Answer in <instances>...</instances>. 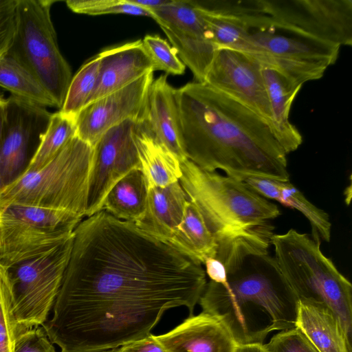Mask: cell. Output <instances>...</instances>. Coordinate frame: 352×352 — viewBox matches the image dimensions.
Listing matches in <instances>:
<instances>
[{
    "label": "cell",
    "mask_w": 352,
    "mask_h": 352,
    "mask_svg": "<svg viewBox=\"0 0 352 352\" xmlns=\"http://www.w3.org/2000/svg\"><path fill=\"white\" fill-rule=\"evenodd\" d=\"M199 262L134 223L100 212L74 232L70 257L42 324L60 352H102L150 334L164 313L192 315L206 286Z\"/></svg>",
    "instance_id": "6da1fadb"
},
{
    "label": "cell",
    "mask_w": 352,
    "mask_h": 352,
    "mask_svg": "<svg viewBox=\"0 0 352 352\" xmlns=\"http://www.w3.org/2000/svg\"><path fill=\"white\" fill-rule=\"evenodd\" d=\"M181 142L190 161L226 175L289 182L287 153L258 114L206 82L175 89Z\"/></svg>",
    "instance_id": "7a4b0ae2"
},
{
    "label": "cell",
    "mask_w": 352,
    "mask_h": 352,
    "mask_svg": "<svg viewBox=\"0 0 352 352\" xmlns=\"http://www.w3.org/2000/svg\"><path fill=\"white\" fill-rule=\"evenodd\" d=\"M199 302L219 319L238 345L263 344L275 330L296 327L299 301L274 256H247L227 272L223 283L210 280Z\"/></svg>",
    "instance_id": "3957f363"
},
{
    "label": "cell",
    "mask_w": 352,
    "mask_h": 352,
    "mask_svg": "<svg viewBox=\"0 0 352 352\" xmlns=\"http://www.w3.org/2000/svg\"><path fill=\"white\" fill-rule=\"evenodd\" d=\"M179 179L186 195L199 210L213 234L217 250L268 249L278 208L243 182L204 170L188 159L180 162Z\"/></svg>",
    "instance_id": "277c9868"
},
{
    "label": "cell",
    "mask_w": 352,
    "mask_h": 352,
    "mask_svg": "<svg viewBox=\"0 0 352 352\" xmlns=\"http://www.w3.org/2000/svg\"><path fill=\"white\" fill-rule=\"evenodd\" d=\"M271 245L298 301L329 307L351 338L352 285L322 252L320 239L290 229L282 234H274Z\"/></svg>",
    "instance_id": "5b68a950"
},
{
    "label": "cell",
    "mask_w": 352,
    "mask_h": 352,
    "mask_svg": "<svg viewBox=\"0 0 352 352\" xmlns=\"http://www.w3.org/2000/svg\"><path fill=\"white\" fill-rule=\"evenodd\" d=\"M93 153V147L74 136L43 168L24 172L3 188L0 209L17 204L85 217Z\"/></svg>",
    "instance_id": "8992f818"
},
{
    "label": "cell",
    "mask_w": 352,
    "mask_h": 352,
    "mask_svg": "<svg viewBox=\"0 0 352 352\" xmlns=\"http://www.w3.org/2000/svg\"><path fill=\"white\" fill-rule=\"evenodd\" d=\"M52 0H17L15 29L7 52L43 85L59 110L72 78L51 19Z\"/></svg>",
    "instance_id": "52a82bcc"
},
{
    "label": "cell",
    "mask_w": 352,
    "mask_h": 352,
    "mask_svg": "<svg viewBox=\"0 0 352 352\" xmlns=\"http://www.w3.org/2000/svg\"><path fill=\"white\" fill-rule=\"evenodd\" d=\"M83 217L68 211L11 204L0 209V265L41 256L74 236Z\"/></svg>",
    "instance_id": "ba28073f"
},
{
    "label": "cell",
    "mask_w": 352,
    "mask_h": 352,
    "mask_svg": "<svg viewBox=\"0 0 352 352\" xmlns=\"http://www.w3.org/2000/svg\"><path fill=\"white\" fill-rule=\"evenodd\" d=\"M74 236L47 253L7 269L17 335L42 325L59 292Z\"/></svg>",
    "instance_id": "9c48e42d"
},
{
    "label": "cell",
    "mask_w": 352,
    "mask_h": 352,
    "mask_svg": "<svg viewBox=\"0 0 352 352\" xmlns=\"http://www.w3.org/2000/svg\"><path fill=\"white\" fill-rule=\"evenodd\" d=\"M271 27L324 41L352 44L351 0H260Z\"/></svg>",
    "instance_id": "30bf717a"
},
{
    "label": "cell",
    "mask_w": 352,
    "mask_h": 352,
    "mask_svg": "<svg viewBox=\"0 0 352 352\" xmlns=\"http://www.w3.org/2000/svg\"><path fill=\"white\" fill-rule=\"evenodd\" d=\"M52 114L45 107L12 95L7 99H2L0 119L1 189L25 172L47 131Z\"/></svg>",
    "instance_id": "8fae6325"
},
{
    "label": "cell",
    "mask_w": 352,
    "mask_h": 352,
    "mask_svg": "<svg viewBox=\"0 0 352 352\" xmlns=\"http://www.w3.org/2000/svg\"><path fill=\"white\" fill-rule=\"evenodd\" d=\"M148 10L196 81L204 82L218 47L195 1L172 0Z\"/></svg>",
    "instance_id": "7c38bea8"
},
{
    "label": "cell",
    "mask_w": 352,
    "mask_h": 352,
    "mask_svg": "<svg viewBox=\"0 0 352 352\" xmlns=\"http://www.w3.org/2000/svg\"><path fill=\"white\" fill-rule=\"evenodd\" d=\"M135 119H127L108 129L93 147L85 217L102 209L110 189L122 177L140 169L133 138Z\"/></svg>",
    "instance_id": "4fadbf2b"
},
{
    "label": "cell",
    "mask_w": 352,
    "mask_h": 352,
    "mask_svg": "<svg viewBox=\"0 0 352 352\" xmlns=\"http://www.w3.org/2000/svg\"><path fill=\"white\" fill-rule=\"evenodd\" d=\"M263 67L261 63L250 54L219 48L204 82L250 109L272 129V112Z\"/></svg>",
    "instance_id": "5bb4252c"
},
{
    "label": "cell",
    "mask_w": 352,
    "mask_h": 352,
    "mask_svg": "<svg viewBox=\"0 0 352 352\" xmlns=\"http://www.w3.org/2000/svg\"><path fill=\"white\" fill-rule=\"evenodd\" d=\"M153 80L150 72L129 85L87 104L76 116V135L94 147L110 128L127 120H138Z\"/></svg>",
    "instance_id": "9a60e30c"
},
{
    "label": "cell",
    "mask_w": 352,
    "mask_h": 352,
    "mask_svg": "<svg viewBox=\"0 0 352 352\" xmlns=\"http://www.w3.org/2000/svg\"><path fill=\"white\" fill-rule=\"evenodd\" d=\"M340 47L300 34L269 28L250 32L243 52L267 56L333 65Z\"/></svg>",
    "instance_id": "2e32d148"
},
{
    "label": "cell",
    "mask_w": 352,
    "mask_h": 352,
    "mask_svg": "<svg viewBox=\"0 0 352 352\" xmlns=\"http://www.w3.org/2000/svg\"><path fill=\"white\" fill-rule=\"evenodd\" d=\"M98 56L100 59L98 78L86 105L154 72V64L142 40L107 48Z\"/></svg>",
    "instance_id": "e0dca14e"
},
{
    "label": "cell",
    "mask_w": 352,
    "mask_h": 352,
    "mask_svg": "<svg viewBox=\"0 0 352 352\" xmlns=\"http://www.w3.org/2000/svg\"><path fill=\"white\" fill-rule=\"evenodd\" d=\"M154 337L166 352H235L238 346L219 319L203 311Z\"/></svg>",
    "instance_id": "ac0fdd59"
},
{
    "label": "cell",
    "mask_w": 352,
    "mask_h": 352,
    "mask_svg": "<svg viewBox=\"0 0 352 352\" xmlns=\"http://www.w3.org/2000/svg\"><path fill=\"white\" fill-rule=\"evenodd\" d=\"M137 121L180 162L187 159L181 142L175 89L166 74L153 79Z\"/></svg>",
    "instance_id": "d6986e66"
},
{
    "label": "cell",
    "mask_w": 352,
    "mask_h": 352,
    "mask_svg": "<svg viewBox=\"0 0 352 352\" xmlns=\"http://www.w3.org/2000/svg\"><path fill=\"white\" fill-rule=\"evenodd\" d=\"M187 201L179 181L164 188H148L144 214L135 224L171 243L182 223Z\"/></svg>",
    "instance_id": "ffe728a7"
},
{
    "label": "cell",
    "mask_w": 352,
    "mask_h": 352,
    "mask_svg": "<svg viewBox=\"0 0 352 352\" xmlns=\"http://www.w3.org/2000/svg\"><path fill=\"white\" fill-rule=\"evenodd\" d=\"M263 76L270 104L274 135L286 153L298 148L302 138L289 119L292 102L302 85L270 67H263Z\"/></svg>",
    "instance_id": "44dd1931"
},
{
    "label": "cell",
    "mask_w": 352,
    "mask_h": 352,
    "mask_svg": "<svg viewBox=\"0 0 352 352\" xmlns=\"http://www.w3.org/2000/svg\"><path fill=\"white\" fill-rule=\"evenodd\" d=\"M296 327L318 352H352L351 338L325 305L299 301Z\"/></svg>",
    "instance_id": "7402d4cb"
},
{
    "label": "cell",
    "mask_w": 352,
    "mask_h": 352,
    "mask_svg": "<svg viewBox=\"0 0 352 352\" xmlns=\"http://www.w3.org/2000/svg\"><path fill=\"white\" fill-rule=\"evenodd\" d=\"M140 169L148 188H164L181 178L182 172L178 157L149 133L136 120L133 131Z\"/></svg>",
    "instance_id": "603a6c76"
},
{
    "label": "cell",
    "mask_w": 352,
    "mask_h": 352,
    "mask_svg": "<svg viewBox=\"0 0 352 352\" xmlns=\"http://www.w3.org/2000/svg\"><path fill=\"white\" fill-rule=\"evenodd\" d=\"M148 186L140 169L122 177L107 193L101 210L120 220L137 223L144 214Z\"/></svg>",
    "instance_id": "cb8c5ba5"
},
{
    "label": "cell",
    "mask_w": 352,
    "mask_h": 352,
    "mask_svg": "<svg viewBox=\"0 0 352 352\" xmlns=\"http://www.w3.org/2000/svg\"><path fill=\"white\" fill-rule=\"evenodd\" d=\"M171 243L201 264L217 255V241L199 210L189 200Z\"/></svg>",
    "instance_id": "d4e9b609"
},
{
    "label": "cell",
    "mask_w": 352,
    "mask_h": 352,
    "mask_svg": "<svg viewBox=\"0 0 352 352\" xmlns=\"http://www.w3.org/2000/svg\"><path fill=\"white\" fill-rule=\"evenodd\" d=\"M0 87L9 91L12 96L41 107L57 108L38 80L7 52L0 56Z\"/></svg>",
    "instance_id": "484cf974"
},
{
    "label": "cell",
    "mask_w": 352,
    "mask_h": 352,
    "mask_svg": "<svg viewBox=\"0 0 352 352\" xmlns=\"http://www.w3.org/2000/svg\"><path fill=\"white\" fill-rule=\"evenodd\" d=\"M76 133V118L60 111L52 114L42 140L25 172L46 166Z\"/></svg>",
    "instance_id": "4316f807"
},
{
    "label": "cell",
    "mask_w": 352,
    "mask_h": 352,
    "mask_svg": "<svg viewBox=\"0 0 352 352\" xmlns=\"http://www.w3.org/2000/svg\"><path fill=\"white\" fill-rule=\"evenodd\" d=\"M99 67L100 59L97 55L83 64L72 76L60 112L76 118L85 107L95 87Z\"/></svg>",
    "instance_id": "83f0119b"
},
{
    "label": "cell",
    "mask_w": 352,
    "mask_h": 352,
    "mask_svg": "<svg viewBox=\"0 0 352 352\" xmlns=\"http://www.w3.org/2000/svg\"><path fill=\"white\" fill-rule=\"evenodd\" d=\"M279 202L286 207L298 210L308 219L314 238L330 241L331 223L329 214L308 201L300 190L289 182H284Z\"/></svg>",
    "instance_id": "f1b7e54d"
},
{
    "label": "cell",
    "mask_w": 352,
    "mask_h": 352,
    "mask_svg": "<svg viewBox=\"0 0 352 352\" xmlns=\"http://www.w3.org/2000/svg\"><path fill=\"white\" fill-rule=\"evenodd\" d=\"M66 4L72 12L78 14L92 16L124 14L151 17L149 10L129 0H69Z\"/></svg>",
    "instance_id": "f546056e"
},
{
    "label": "cell",
    "mask_w": 352,
    "mask_h": 352,
    "mask_svg": "<svg viewBox=\"0 0 352 352\" xmlns=\"http://www.w3.org/2000/svg\"><path fill=\"white\" fill-rule=\"evenodd\" d=\"M16 336L8 272L0 265V352H13Z\"/></svg>",
    "instance_id": "4dcf8cb0"
},
{
    "label": "cell",
    "mask_w": 352,
    "mask_h": 352,
    "mask_svg": "<svg viewBox=\"0 0 352 352\" xmlns=\"http://www.w3.org/2000/svg\"><path fill=\"white\" fill-rule=\"evenodd\" d=\"M142 44L154 64V71L162 70L168 74L181 75L186 66L179 59L175 48L157 35H146Z\"/></svg>",
    "instance_id": "1f68e13d"
},
{
    "label": "cell",
    "mask_w": 352,
    "mask_h": 352,
    "mask_svg": "<svg viewBox=\"0 0 352 352\" xmlns=\"http://www.w3.org/2000/svg\"><path fill=\"white\" fill-rule=\"evenodd\" d=\"M263 347L265 352H318L296 327L280 331Z\"/></svg>",
    "instance_id": "d6a6232c"
},
{
    "label": "cell",
    "mask_w": 352,
    "mask_h": 352,
    "mask_svg": "<svg viewBox=\"0 0 352 352\" xmlns=\"http://www.w3.org/2000/svg\"><path fill=\"white\" fill-rule=\"evenodd\" d=\"M13 352H56L43 327L38 326L19 333Z\"/></svg>",
    "instance_id": "836d02e7"
},
{
    "label": "cell",
    "mask_w": 352,
    "mask_h": 352,
    "mask_svg": "<svg viewBox=\"0 0 352 352\" xmlns=\"http://www.w3.org/2000/svg\"><path fill=\"white\" fill-rule=\"evenodd\" d=\"M17 0H0V56L6 54L15 29Z\"/></svg>",
    "instance_id": "e575fe53"
},
{
    "label": "cell",
    "mask_w": 352,
    "mask_h": 352,
    "mask_svg": "<svg viewBox=\"0 0 352 352\" xmlns=\"http://www.w3.org/2000/svg\"><path fill=\"white\" fill-rule=\"evenodd\" d=\"M257 194L265 199L279 202L284 182L280 180L254 175H243L236 177Z\"/></svg>",
    "instance_id": "d590c367"
},
{
    "label": "cell",
    "mask_w": 352,
    "mask_h": 352,
    "mask_svg": "<svg viewBox=\"0 0 352 352\" xmlns=\"http://www.w3.org/2000/svg\"><path fill=\"white\" fill-rule=\"evenodd\" d=\"M119 348L121 352H166L153 334L125 344Z\"/></svg>",
    "instance_id": "8d00e7d4"
},
{
    "label": "cell",
    "mask_w": 352,
    "mask_h": 352,
    "mask_svg": "<svg viewBox=\"0 0 352 352\" xmlns=\"http://www.w3.org/2000/svg\"><path fill=\"white\" fill-rule=\"evenodd\" d=\"M206 273L210 280L223 283L227 280V272L223 263L217 258H208L204 263Z\"/></svg>",
    "instance_id": "74e56055"
},
{
    "label": "cell",
    "mask_w": 352,
    "mask_h": 352,
    "mask_svg": "<svg viewBox=\"0 0 352 352\" xmlns=\"http://www.w3.org/2000/svg\"><path fill=\"white\" fill-rule=\"evenodd\" d=\"M132 3H134L140 7L147 9L158 8L167 5L171 2L172 0H129Z\"/></svg>",
    "instance_id": "f35d334b"
},
{
    "label": "cell",
    "mask_w": 352,
    "mask_h": 352,
    "mask_svg": "<svg viewBox=\"0 0 352 352\" xmlns=\"http://www.w3.org/2000/svg\"><path fill=\"white\" fill-rule=\"evenodd\" d=\"M235 352H265L263 344L238 345Z\"/></svg>",
    "instance_id": "ab89813d"
},
{
    "label": "cell",
    "mask_w": 352,
    "mask_h": 352,
    "mask_svg": "<svg viewBox=\"0 0 352 352\" xmlns=\"http://www.w3.org/2000/svg\"><path fill=\"white\" fill-rule=\"evenodd\" d=\"M102 352H121V351L120 350V348L118 347V348L107 350V351H102Z\"/></svg>",
    "instance_id": "60d3db41"
},
{
    "label": "cell",
    "mask_w": 352,
    "mask_h": 352,
    "mask_svg": "<svg viewBox=\"0 0 352 352\" xmlns=\"http://www.w3.org/2000/svg\"><path fill=\"white\" fill-rule=\"evenodd\" d=\"M1 102H2V98L0 100V119H1ZM1 189V183H0V190Z\"/></svg>",
    "instance_id": "b9f144b4"
},
{
    "label": "cell",
    "mask_w": 352,
    "mask_h": 352,
    "mask_svg": "<svg viewBox=\"0 0 352 352\" xmlns=\"http://www.w3.org/2000/svg\"><path fill=\"white\" fill-rule=\"evenodd\" d=\"M1 96H0V100H1Z\"/></svg>",
    "instance_id": "7bdbcfd3"
}]
</instances>
